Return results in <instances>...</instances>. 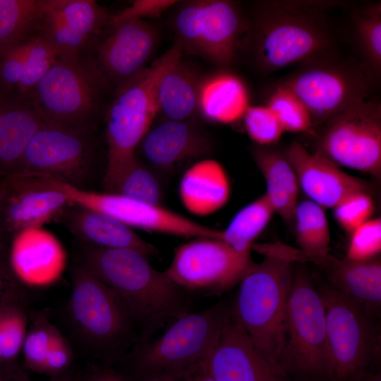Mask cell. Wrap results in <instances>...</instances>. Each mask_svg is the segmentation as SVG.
Returning <instances> with one entry per match:
<instances>
[{"label":"cell","instance_id":"6da1fadb","mask_svg":"<svg viewBox=\"0 0 381 381\" xmlns=\"http://www.w3.org/2000/svg\"><path fill=\"white\" fill-rule=\"evenodd\" d=\"M77 262L121 301L137 329L138 341L152 339L160 328L189 313L186 291L138 251L82 243Z\"/></svg>","mask_w":381,"mask_h":381},{"label":"cell","instance_id":"7a4b0ae2","mask_svg":"<svg viewBox=\"0 0 381 381\" xmlns=\"http://www.w3.org/2000/svg\"><path fill=\"white\" fill-rule=\"evenodd\" d=\"M70 327L81 351L100 365L119 362L139 337L115 293L78 262L71 272L67 305Z\"/></svg>","mask_w":381,"mask_h":381},{"label":"cell","instance_id":"3957f363","mask_svg":"<svg viewBox=\"0 0 381 381\" xmlns=\"http://www.w3.org/2000/svg\"><path fill=\"white\" fill-rule=\"evenodd\" d=\"M293 260L276 253L253 262L239 282L232 313L256 348L279 365L286 339Z\"/></svg>","mask_w":381,"mask_h":381},{"label":"cell","instance_id":"277c9868","mask_svg":"<svg viewBox=\"0 0 381 381\" xmlns=\"http://www.w3.org/2000/svg\"><path fill=\"white\" fill-rule=\"evenodd\" d=\"M183 49L174 44L134 78L115 88L107 111V190L135 157L134 151L158 113V88L164 75L181 59Z\"/></svg>","mask_w":381,"mask_h":381},{"label":"cell","instance_id":"5b68a950","mask_svg":"<svg viewBox=\"0 0 381 381\" xmlns=\"http://www.w3.org/2000/svg\"><path fill=\"white\" fill-rule=\"evenodd\" d=\"M231 313V306L219 303L185 314L157 338L136 342L120 361L128 363L143 380L167 375L183 380L205 362Z\"/></svg>","mask_w":381,"mask_h":381},{"label":"cell","instance_id":"8992f818","mask_svg":"<svg viewBox=\"0 0 381 381\" xmlns=\"http://www.w3.org/2000/svg\"><path fill=\"white\" fill-rule=\"evenodd\" d=\"M109 87L95 63L59 58L28 96L44 123L85 133Z\"/></svg>","mask_w":381,"mask_h":381},{"label":"cell","instance_id":"52a82bcc","mask_svg":"<svg viewBox=\"0 0 381 381\" xmlns=\"http://www.w3.org/2000/svg\"><path fill=\"white\" fill-rule=\"evenodd\" d=\"M279 364L286 373L295 370L332 380L324 303L310 277L299 267L294 270Z\"/></svg>","mask_w":381,"mask_h":381},{"label":"cell","instance_id":"ba28073f","mask_svg":"<svg viewBox=\"0 0 381 381\" xmlns=\"http://www.w3.org/2000/svg\"><path fill=\"white\" fill-rule=\"evenodd\" d=\"M265 8L253 30L254 54L262 70L277 71L324 59L330 39L313 13L268 6Z\"/></svg>","mask_w":381,"mask_h":381},{"label":"cell","instance_id":"9c48e42d","mask_svg":"<svg viewBox=\"0 0 381 381\" xmlns=\"http://www.w3.org/2000/svg\"><path fill=\"white\" fill-rule=\"evenodd\" d=\"M176 42L185 49L219 66L234 59L244 30L236 4L225 0H197L180 6L173 20Z\"/></svg>","mask_w":381,"mask_h":381},{"label":"cell","instance_id":"30bf717a","mask_svg":"<svg viewBox=\"0 0 381 381\" xmlns=\"http://www.w3.org/2000/svg\"><path fill=\"white\" fill-rule=\"evenodd\" d=\"M324 125L317 152L338 166L380 177V103L364 100L332 117Z\"/></svg>","mask_w":381,"mask_h":381},{"label":"cell","instance_id":"8fae6325","mask_svg":"<svg viewBox=\"0 0 381 381\" xmlns=\"http://www.w3.org/2000/svg\"><path fill=\"white\" fill-rule=\"evenodd\" d=\"M308 109L313 128L324 125L349 107L367 99L368 75L361 70L325 59L310 61L279 84Z\"/></svg>","mask_w":381,"mask_h":381},{"label":"cell","instance_id":"7c38bea8","mask_svg":"<svg viewBox=\"0 0 381 381\" xmlns=\"http://www.w3.org/2000/svg\"><path fill=\"white\" fill-rule=\"evenodd\" d=\"M318 290L325 306L332 381H352L377 349L373 318L331 285Z\"/></svg>","mask_w":381,"mask_h":381},{"label":"cell","instance_id":"4fadbf2b","mask_svg":"<svg viewBox=\"0 0 381 381\" xmlns=\"http://www.w3.org/2000/svg\"><path fill=\"white\" fill-rule=\"evenodd\" d=\"M253 261L221 239L195 238L176 247L167 276L186 291L219 294L239 283Z\"/></svg>","mask_w":381,"mask_h":381},{"label":"cell","instance_id":"5bb4252c","mask_svg":"<svg viewBox=\"0 0 381 381\" xmlns=\"http://www.w3.org/2000/svg\"><path fill=\"white\" fill-rule=\"evenodd\" d=\"M54 185L75 205L107 214L129 226L183 237L222 239V231L202 225L160 205L110 193L85 190L54 179Z\"/></svg>","mask_w":381,"mask_h":381},{"label":"cell","instance_id":"9a60e30c","mask_svg":"<svg viewBox=\"0 0 381 381\" xmlns=\"http://www.w3.org/2000/svg\"><path fill=\"white\" fill-rule=\"evenodd\" d=\"M90 159L85 133L45 123L25 149L16 172L42 174L78 187Z\"/></svg>","mask_w":381,"mask_h":381},{"label":"cell","instance_id":"2e32d148","mask_svg":"<svg viewBox=\"0 0 381 381\" xmlns=\"http://www.w3.org/2000/svg\"><path fill=\"white\" fill-rule=\"evenodd\" d=\"M109 16L92 0H40L34 35L48 43L59 58H77L108 25Z\"/></svg>","mask_w":381,"mask_h":381},{"label":"cell","instance_id":"e0dca14e","mask_svg":"<svg viewBox=\"0 0 381 381\" xmlns=\"http://www.w3.org/2000/svg\"><path fill=\"white\" fill-rule=\"evenodd\" d=\"M205 366L216 381H288L284 368L256 348L233 313L224 325Z\"/></svg>","mask_w":381,"mask_h":381},{"label":"cell","instance_id":"ac0fdd59","mask_svg":"<svg viewBox=\"0 0 381 381\" xmlns=\"http://www.w3.org/2000/svg\"><path fill=\"white\" fill-rule=\"evenodd\" d=\"M110 27V32L97 47L96 66L109 85L116 88L147 66L159 34L155 26L144 20H128Z\"/></svg>","mask_w":381,"mask_h":381},{"label":"cell","instance_id":"d6986e66","mask_svg":"<svg viewBox=\"0 0 381 381\" xmlns=\"http://www.w3.org/2000/svg\"><path fill=\"white\" fill-rule=\"evenodd\" d=\"M2 195L1 220L15 235L30 227L41 226L71 204L50 176L16 172Z\"/></svg>","mask_w":381,"mask_h":381},{"label":"cell","instance_id":"ffe728a7","mask_svg":"<svg viewBox=\"0 0 381 381\" xmlns=\"http://www.w3.org/2000/svg\"><path fill=\"white\" fill-rule=\"evenodd\" d=\"M286 155L299 188L323 209L334 208L354 193L368 191L366 182L344 172L320 153H310L299 142L293 141Z\"/></svg>","mask_w":381,"mask_h":381},{"label":"cell","instance_id":"44dd1931","mask_svg":"<svg viewBox=\"0 0 381 381\" xmlns=\"http://www.w3.org/2000/svg\"><path fill=\"white\" fill-rule=\"evenodd\" d=\"M66 262L60 241L40 226L25 229L15 235L10 266L19 282L32 286L50 284L61 276Z\"/></svg>","mask_w":381,"mask_h":381},{"label":"cell","instance_id":"7402d4cb","mask_svg":"<svg viewBox=\"0 0 381 381\" xmlns=\"http://www.w3.org/2000/svg\"><path fill=\"white\" fill-rule=\"evenodd\" d=\"M139 145L145 159L163 170L202 156L210 150L207 135L190 120L162 121L148 130Z\"/></svg>","mask_w":381,"mask_h":381},{"label":"cell","instance_id":"603a6c76","mask_svg":"<svg viewBox=\"0 0 381 381\" xmlns=\"http://www.w3.org/2000/svg\"><path fill=\"white\" fill-rule=\"evenodd\" d=\"M75 206L68 216V224L82 243L103 248L133 249L146 257L157 254V248L131 226L107 214Z\"/></svg>","mask_w":381,"mask_h":381},{"label":"cell","instance_id":"cb8c5ba5","mask_svg":"<svg viewBox=\"0 0 381 381\" xmlns=\"http://www.w3.org/2000/svg\"><path fill=\"white\" fill-rule=\"evenodd\" d=\"M327 267L332 287L368 315H378L381 306V262L378 257L363 261L332 259Z\"/></svg>","mask_w":381,"mask_h":381},{"label":"cell","instance_id":"d4e9b609","mask_svg":"<svg viewBox=\"0 0 381 381\" xmlns=\"http://www.w3.org/2000/svg\"><path fill=\"white\" fill-rule=\"evenodd\" d=\"M229 182L222 166L212 159L196 162L183 175L179 184L181 200L189 212L206 216L227 202Z\"/></svg>","mask_w":381,"mask_h":381},{"label":"cell","instance_id":"484cf974","mask_svg":"<svg viewBox=\"0 0 381 381\" xmlns=\"http://www.w3.org/2000/svg\"><path fill=\"white\" fill-rule=\"evenodd\" d=\"M253 157L265 179V194L274 212L288 225L294 224L299 185L286 153L260 145L253 149Z\"/></svg>","mask_w":381,"mask_h":381},{"label":"cell","instance_id":"4316f807","mask_svg":"<svg viewBox=\"0 0 381 381\" xmlns=\"http://www.w3.org/2000/svg\"><path fill=\"white\" fill-rule=\"evenodd\" d=\"M249 107L243 83L229 72H220L200 80L198 111L207 119L221 123L234 122Z\"/></svg>","mask_w":381,"mask_h":381},{"label":"cell","instance_id":"83f0119b","mask_svg":"<svg viewBox=\"0 0 381 381\" xmlns=\"http://www.w3.org/2000/svg\"><path fill=\"white\" fill-rule=\"evenodd\" d=\"M200 79L181 59L162 78L158 88V113L162 121L190 120L198 111Z\"/></svg>","mask_w":381,"mask_h":381},{"label":"cell","instance_id":"f1b7e54d","mask_svg":"<svg viewBox=\"0 0 381 381\" xmlns=\"http://www.w3.org/2000/svg\"><path fill=\"white\" fill-rule=\"evenodd\" d=\"M44 123L32 106L1 102L0 163L18 164L29 142Z\"/></svg>","mask_w":381,"mask_h":381},{"label":"cell","instance_id":"f546056e","mask_svg":"<svg viewBox=\"0 0 381 381\" xmlns=\"http://www.w3.org/2000/svg\"><path fill=\"white\" fill-rule=\"evenodd\" d=\"M30 312L20 286L0 300V365L18 363L28 328Z\"/></svg>","mask_w":381,"mask_h":381},{"label":"cell","instance_id":"4dcf8cb0","mask_svg":"<svg viewBox=\"0 0 381 381\" xmlns=\"http://www.w3.org/2000/svg\"><path fill=\"white\" fill-rule=\"evenodd\" d=\"M294 224L301 251L316 263L327 266L332 259L329 227L324 209L310 200L298 202Z\"/></svg>","mask_w":381,"mask_h":381},{"label":"cell","instance_id":"1f68e13d","mask_svg":"<svg viewBox=\"0 0 381 381\" xmlns=\"http://www.w3.org/2000/svg\"><path fill=\"white\" fill-rule=\"evenodd\" d=\"M274 210L265 194L239 210L226 229L222 241L236 251L250 252L253 242L266 227Z\"/></svg>","mask_w":381,"mask_h":381},{"label":"cell","instance_id":"d6a6232c","mask_svg":"<svg viewBox=\"0 0 381 381\" xmlns=\"http://www.w3.org/2000/svg\"><path fill=\"white\" fill-rule=\"evenodd\" d=\"M40 0H0V56L34 35Z\"/></svg>","mask_w":381,"mask_h":381},{"label":"cell","instance_id":"836d02e7","mask_svg":"<svg viewBox=\"0 0 381 381\" xmlns=\"http://www.w3.org/2000/svg\"><path fill=\"white\" fill-rule=\"evenodd\" d=\"M107 193L159 205L161 188L152 172L135 157L120 173Z\"/></svg>","mask_w":381,"mask_h":381},{"label":"cell","instance_id":"e575fe53","mask_svg":"<svg viewBox=\"0 0 381 381\" xmlns=\"http://www.w3.org/2000/svg\"><path fill=\"white\" fill-rule=\"evenodd\" d=\"M60 330L42 312H30L29 325L22 347L25 367L42 374L45 360Z\"/></svg>","mask_w":381,"mask_h":381},{"label":"cell","instance_id":"d590c367","mask_svg":"<svg viewBox=\"0 0 381 381\" xmlns=\"http://www.w3.org/2000/svg\"><path fill=\"white\" fill-rule=\"evenodd\" d=\"M59 59L54 49L34 35L26 40V49L17 90L29 95L34 87Z\"/></svg>","mask_w":381,"mask_h":381},{"label":"cell","instance_id":"8d00e7d4","mask_svg":"<svg viewBox=\"0 0 381 381\" xmlns=\"http://www.w3.org/2000/svg\"><path fill=\"white\" fill-rule=\"evenodd\" d=\"M267 106L274 112L284 131L313 134L310 113L301 100L289 89L278 85Z\"/></svg>","mask_w":381,"mask_h":381},{"label":"cell","instance_id":"74e56055","mask_svg":"<svg viewBox=\"0 0 381 381\" xmlns=\"http://www.w3.org/2000/svg\"><path fill=\"white\" fill-rule=\"evenodd\" d=\"M356 32L360 48L370 68L376 75L381 70V4L364 8L355 19Z\"/></svg>","mask_w":381,"mask_h":381},{"label":"cell","instance_id":"f35d334b","mask_svg":"<svg viewBox=\"0 0 381 381\" xmlns=\"http://www.w3.org/2000/svg\"><path fill=\"white\" fill-rule=\"evenodd\" d=\"M243 117L248 135L261 146L276 143L284 132L278 119L267 105L249 106Z\"/></svg>","mask_w":381,"mask_h":381},{"label":"cell","instance_id":"ab89813d","mask_svg":"<svg viewBox=\"0 0 381 381\" xmlns=\"http://www.w3.org/2000/svg\"><path fill=\"white\" fill-rule=\"evenodd\" d=\"M333 209L339 226L351 233L370 219L374 211V202L367 192H357L346 197Z\"/></svg>","mask_w":381,"mask_h":381},{"label":"cell","instance_id":"60d3db41","mask_svg":"<svg viewBox=\"0 0 381 381\" xmlns=\"http://www.w3.org/2000/svg\"><path fill=\"white\" fill-rule=\"evenodd\" d=\"M346 259L368 260L377 257L381 250V219H370L352 231Z\"/></svg>","mask_w":381,"mask_h":381},{"label":"cell","instance_id":"b9f144b4","mask_svg":"<svg viewBox=\"0 0 381 381\" xmlns=\"http://www.w3.org/2000/svg\"><path fill=\"white\" fill-rule=\"evenodd\" d=\"M178 2L174 0H135L131 6L116 14L110 15L109 25L157 18Z\"/></svg>","mask_w":381,"mask_h":381},{"label":"cell","instance_id":"7bdbcfd3","mask_svg":"<svg viewBox=\"0 0 381 381\" xmlns=\"http://www.w3.org/2000/svg\"><path fill=\"white\" fill-rule=\"evenodd\" d=\"M26 40L0 56V81L7 88L17 90L24 62Z\"/></svg>","mask_w":381,"mask_h":381},{"label":"cell","instance_id":"ee69618b","mask_svg":"<svg viewBox=\"0 0 381 381\" xmlns=\"http://www.w3.org/2000/svg\"><path fill=\"white\" fill-rule=\"evenodd\" d=\"M78 381H131L122 373L111 365L92 364L82 374L78 375Z\"/></svg>","mask_w":381,"mask_h":381},{"label":"cell","instance_id":"f6af8a7d","mask_svg":"<svg viewBox=\"0 0 381 381\" xmlns=\"http://www.w3.org/2000/svg\"><path fill=\"white\" fill-rule=\"evenodd\" d=\"M25 368L18 363L0 365V381H30Z\"/></svg>","mask_w":381,"mask_h":381},{"label":"cell","instance_id":"bcb514c9","mask_svg":"<svg viewBox=\"0 0 381 381\" xmlns=\"http://www.w3.org/2000/svg\"><path fill=\"white\" fill-rule=\"evenodd\" d=\"M14 275L0 260V300L11 289L19 286Z\"/></svg>","mask_w":381,"mask_h":381},{"label":"cell","instance_id":"7dc6e473","mask_svg":"<svg viewBox=\"0 0 381 381\" xmlns=\"http://www.w3.org/2000/svg\"><path fill=\"white\" fill-rule=\"evenodd\" d=\"M183 381H216L208 372L205 362L186 376Z\"/></svg>","mask_w":381,"mask_h":381},{"label":"cell","instance_id":"c3c4849f","mask_svg":"<svg viewBox=\"0 0 381 381\" xmlns=\"http://www.w3.org/2000/svg\"><path fill=\"white\" fill-rule=\"evenodd\" d=\"M47 381H78V375L71 370L61 375L51 377Z\"/></svg>","mask_w":381,"mask_h":381},{"label":"cell","instance_id":"681fc988","mask_svg":"<svg viewBox=\"0 0 381 381\" xmlns=\"http://www.w3.org/2000/svg\"><path fill=\"white\" fill-rule=\"evenodd\" d=\"M143 381H178L173 377L167 375H158L148 377Z\"/></svg>","mask_w":381,"mask_h":381},{"label":"cell","instance_id":"f907efd6","mask_svg":"<svg viewBox=\"0 0 381 381\" xmlns=\"http://www.w3.org/2000/svg\"><path fill=\"white\" fill-rule=\"evenodd\" d=\"M352 381H381V379L380 375L378 374L367 375L365 377H363L362 375H360Z\"/></svg>","mask_w":381,"mask_h":381},{"label":"cell","instance_id":"816d5d0a","mask_svg":"<svg viewBox=\"0 0 381 381\" xmlns=\"http://www.w3.org/2000/svg\"><path fill=\"white\" fill-rule=\"evenodd\" d=\"M4 226L1 220L0 219V250L2 248L3 246V231H2V226Z\"/></svg>","mask_w":381,"mask_h":381},{"label":"cell","instance_id":"f5cc1de1","mask_svg":"<svg viewBox=\"0 0 381 381\" xmlns=\"http://www.w3.org/2000/svg\"><path fill=\"white\" fill-rule=\"evenodd\" d=\"M1 102H2V101H1V99H0V104H1Z\"/></svg>","mask_w":381,"mask_h":381}]
</instances>
